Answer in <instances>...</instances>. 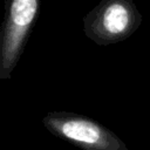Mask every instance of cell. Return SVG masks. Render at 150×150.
I'll return each instance as SVG.
<instances>
[{
    "label": "cell",
    "instance_id": "cell-1",
    "mask_svg": "<svg viewBox=\"0 0 150 150\" xmlns=\"http://www.w3.org/2000/svg\"><path fill=\"white\" fill-rule=\"evenodd\" d=\"M142 14L132 0H101L84 18L87 38L98 46L121 42L141 26Z\"/></svg>",
    "mask_w": 150,
    "mask_h": 150
},
{
    "label": "cell",
    "instance_id": "cell-2",
    "mask_svg": "<svg viewBox=\"0 0 150 150\" xmlns=\"http://www.w3.org/2000/svg\"><path fill=\"white\" fill-rule=\"evenodd\" d=\"M40 0H6L0 33V80H11L39 15Z\"/></svg>",
    "mask_w": 150,
    "mask_h": 150
},
{
    "label": "cell",
    "instance_id": "cell-3",
    "mask_svg": "<svg viewBox=\"0 0 150 150\" xmlns=\"http://www.w3.org/2000/svg\"><path fill=\"white\" fill-rule=\"evenodd\" d=\"M42 121L54 136L83 150H128L115 132L87 116L69 111H50Z\"/></svg>",
    "mask_w": 150,
    "mask_h": 150
}]
</instances>
